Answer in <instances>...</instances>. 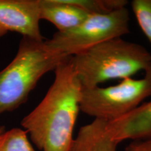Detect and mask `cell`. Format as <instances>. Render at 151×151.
<instances>
[{
	"mask_svg": "<svg viewBox=\"0 0 151 151\" xmlns=\"http://www.w3.org/2000/svg\"><path fill=\"white\" fill-rule=\"evenodd\" d=\"M69 59L56 68L42 101L21 121L32 142L42 151H69L73 140L82 86Z\"/></svg>",
	"mask_w": 151,
	"mask_h": 151,
	"instance_id": "6da1fadb",
	"label": "cell"
},
{
	"mask_svg": "<svg viewBox=\"0 0 151 151\" xmlns=\"http://www.w3.org/2000/svg\"><path fill=\"white\" fill-rule=\"evenodd\" d=\"M70 58L52 48L46 40L22 37L16 56L0 71V116L25 103L41 77Z\"/></svg>",
	"mask_w": 151,
	"mask_h": 151,
	"instance_id": "7a4b0ae2",
	"label": "cell"
},
{
	"mask_svg": "<svg viewBox=\"0 0 151 151\" xmlns=\"http://www.w3.org/2000/svg\"><path fill=\"white\" fill-rule=\"evenodd\" d=\"M69 62L82 88H94L146 71L151 67V53L139 43L116 38L71 57Z\"/></svg>",
	"mask_w": 151,
	"mask_h": 151,
	"instance_id": "3957f363",
	"label": "cell"
},
{
	"mask_svg": "<svg viewBox=\"0 0 151 151\" xmlns=\"http://www.w3.org/2000/svg\"><path fill=\"white\" fill-rule=\"evenodd\" d=\"M151 97V67L142 78H127L114 86L82 88L80 111L110 122L135 109Z\"/></svg>",
	"mask_w": 151,
	"mask_h": 151,
	"instance_id": "277c9868",
	"label": "cell"
},
{
	"mask_svg": "<svg viewBox=\"0 0 151 151\" xmlns=\"http://www.w3.org/2000/svg\"><path fill=\"white\" fill-rule=\"evenodd\" d=\"M129 13L126 7L106 14H90L73 29L56 32L46 40L57 51L72 57L104 41L129 33Z\"/></svg>",
	"mask_w": 151,
	"mask_h": 151,
	"instance_id": "5b68a950",
	"label": "cell"
},
{
	"mask_svg": "<svg viewBox=\"0 0 151 151\" xmlns=\"http://www.w3.org/2000/svg\"><path fill=\"white\" fill-rule=\"evenodd\" d=\"M40 20L39 0H0V38L13 32L44 40Z\"/></svg>",
	"mask_w": 151,
	"mask_h": 151,
	"instance_id": "8992f818",
	"label": "cell"
},
{
	"mask_svg": "<svg viewBox=\"0 0 151 151\" xmlns=\"http://www.w3.org/2000/svg\"><path fill=\"white\" fill-rule=\"evenodd\" d=\"M106 129L118 144L125 140L137 141L151 137V100L116 120L107 122Z\"/></svg>",
	"mask_w": 151,
	"mask_h": 151,
	"instance_id": "52a82bcc",
	"label": "cell"
},
{
	"mask_svg": "<svg viewBox=\"0 0 151 151\" xmlns=\"http://www.w3.org/2000/svg\"><path fill=\"white\" fill-rule=\"evenodd\" d=\"M39 4L41 20L52 23L57 32L73 29L90 15L70 0H39Z\"/></svg>",
	"mask_w": 151,
	"mask_h": 151,
	"instance_id": "ba28073f",
	"label": "cell"
},
{
	"mask_svg": "<svg viewBox=\"0 0 151 151\" xmlns=\"http://www.w3.org/2000/svg\"><path fill=\"white\" fill-rule=\"evenodd\" d=\"M107 121L94 119L78 130L69 151H117L118 143L106 129Z\"/></svg>",
	"mask_w": 151,
	"mask_h": 151,
	"instance_id": "9c48e42d",
	"label": "cell"
},
{
	"mask_svg": "<svg viewBox=\"0 0 151 151\" xmlns=\"http://www.w3.org/2000/svg\"><path fill=\"white\" fill-rule=\"evenodd\" d=\"M0 151H36L25 130L15 127L0 136Z\"/></svg>",
	"mask_w": 151,
	"mask_h": 151,
	"instance_id": "30bf717a",
	"label": "cell"
},
{
	"mask_svg": "<svg viewBox=\"0 0 151 151\" xmlns=\"http://www.w3.org/2000/svg\"><path fill=\"white\" fill-rule=\"evenodd\" d=\"M89 14H106L124 8L127 4L126 0H70Z\"/></svg>",
	"mask_w": 151,
	"mask_h": 151,
	"instance_id": "8fae6325",
	"label": "cell"
},
{
	"mask_svg": "<svg viewBox=\"0 0 151 151\" xmlns=\"http://www.w3.org/2000/svg\"><path fill=\"white\" fill-rule=\"evenodd\" d=\"M131 5L139 27L151 43V0H133Z\"/></svg>",
	"mask_w": 151,
	"mask_h": 151,
	"instance_id": "7c38bea8",
	"label": "cell"
},
{
	"mask_svg": "<svg viewBox=\"0 0 151 151\" xmlns=\"http://www.w3.org/2000/svg\"><path fill=\"white\" fill-rule=\"evenodd\" d=\"M125 151H151V137L141 140L132 141L125 148Z\"/></svg>",
	"mask_w": 151,
	"mask_h": 151,
	"instance_id": "4fadbf2b",
	"label": "cell"
},
{
	"mask_svg": "<svg viewBox=\"0 0 151 151\" xmlns=\"http://www.w3.org/2000/svg\"><path fill=\"white\" fill-rule=\"evenodd\" d=\"M6 131V128L4 126L0 125V136H1L2 134Z\"/></svg>",
	"mask_w": 151,
	"mask_h": 151,
	"instance_id": "5bb4252c",
	"label": "cell"
}]
</instances>
